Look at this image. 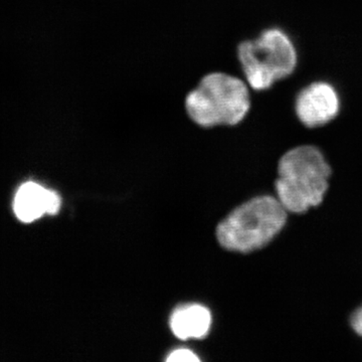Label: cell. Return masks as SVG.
<instances>
[{"instance_id": "6da1fadb", "label": "cell", "mask_w": 362, "mask_h": 362, "mask_svg": "<svg viewBox=\"0 0 362 362\" xmlns=\"http://www.w3.org/2000/svg\"><path fill=\"white\" fill-rule=\"evenodd\" d=\"M330 175V165L320 149L313 145L294 147L279 161L276 197L288 213H306L323 202Z\"/></svg>"}, {"instance_id": "7a4b0ae2", "label": "cell", "mask_w": 362, "mask_h": 362, "mask_svg": "<svg viewBox=\"0 0 362 362\" xmlns=\"http://www.w3.org/2000/svg\"><path fill=\"white\" fill-rule=\"evenodd\" d=\"M249 87L237 76L223 71L207 74L185 97V111L199 127L238 125L251 109Z\"/></svg>"}, {"instance_id": "3957f363", "label": "cell", "mask_w": 362, "mask_h": 362, "mask_svg": "<svg viewBox=\"0 0 362 362\" xmlns=\"http://www.w3.org/2000/svg\"><path fill=\"white\" fill-rule=\"evenodd\" d=\"M287 214L277 197L259 195L233 209L218 225L216 238L228 251L243 254L257 251L283 230Z\"/></svg>"}, {"instance_id": "277c9868", "label": "cell", "mask_w": 362, "mask_h": 362, "mask_svg": "<svg viewBox=\"0 0 362 362\" xmlns=\"http://www.w3.org/2000/svg\"><path fill=\"white\" fill-rule=\"evenodd\" d=\"M238 59L247 85L265 90L296 70L298 52L290 35L280 28H269L254 39L238 45Z\"/></svg>"}, {"instance_id": "5b68a950", "label": "cell", "mask_w": 362, "mask_h": 362, "mask_svg": "<svg viewBox=\"0 0 362 362\" xmlns=\"http://www.w3.org/2000/svg\"><path fill=\"white\" fill-rule=\"evenodd\" d=\"M341 108L337 88L329 82L316 81L298 93L295 113L308 128H318L334 120Z\"/></svg>"}, {"instance_id": "8992f818", "label": "cell", "mask_w": 362, "mask_h": 362, "mask_svg": "<svg viewBox=\"0 0 362 362\" xmlns=\"http://www.w3.org/2000/svg\"><path fill=\"white\" fill-rule=\"evenodd\" d=\"M61 204V197L56 192L30 181L18 188L14 197L13 211L18 220L30 223L45 214L49 216L58 214Z\"/></svg>"}, {"instance_id": "52a82bcc", "label": "cell", "mask_w": 362, "mask_h": 362, "mask_svg": "<svg viewBox=\"0 0 362 362\" xmlns=\"http://www.w3.org/2000/svg\"><path fill=\"white\" fill-rule=\"evenodd\" d=\"M211 326V314L202 305H187L173 312L170 328L173 334L181 340L201 339L209 334Z\"/></svg>"}, {"instance_id": "ba28073f", "label": "cell", "mask_w": 362, "mask_h": 362, "mask_svg": "<svg viewBox=\"0 0 362 362\" xmlns=\"http://www.w3.org/2000/svg\"><path fill=\"white\" fill-rule=\"evenodd\" d=\"M168 362H197L199 361V357L195 356L194 352L188 349H177L170 354L166 359Z\"/></svg>"}, {"instance_id": "9c48e42d", "label": "cell", "mask_w": 362, "mask_h": 362, "mask_svg": "<svg viewBox=\"0 0 362 362\" xmlns=\"http://www.w3.org/2000/svg\"><path fill=\"white\" fill-rule=\"evenodd\" d=\"M350 326L358 337H362V306L350 317Z\"/></svg>"}]
</instances>
